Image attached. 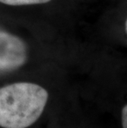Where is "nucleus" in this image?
I'll use <instances>...</instances> for the list:
<instances>
[{
  "label": "nucleus",
  "instance_id": "obj_1",
  "mask_svg": "<svg viewBox=\"0 0 127 128\" xmlns=\"http://www.w3.org/2000/svg\"><path fill=\"white\" fill-rule=\"evenodd\" d=\"M49 94L39 84L18 82L0 88V127L27 128L42 115Z\"/></svg>",
  "mask_w": 127,
  "mask_h": 128
},
{
  "label": "nucleus",
  "instance_id": "obj_2",
  "mask_svg": "<svg viewBox=\"0 0 127 128\" xmlns=\"http://www.w3.org/2000/svg\"><path fill=\"white\" fill-rule=\"evenodd\" d=\"M27 58L24 40L0 28V74L17 70L26 63Z\"/></svg>",
  "mask_w": 127,
  "mask_h": 128
},
{
  "label": "nucleus",
  "instance_id": "obj_3",
  "mask_svg": "<svg viewBox=\"0 0 127 128\" xmlns=\"http://www.w3.org/2000/svg\"><path fill=\"white\" fill-rule=\"evenodd\" d=\"M51 0H0V2L10 6H23V5H33L46 4Z\"/></svg>",
  "mask_w": 127,
  "mask_h": 128
},
{
  "label": "nucleus",
  "instance_id": "obj_4",
  "mask_svg": "<svg viewBox=\"0 0 127 128\" xmlns=\"http://www.w3.org/2000/svg\"><path fill=\"white\" fill-rule=\"evenodd\" d=\"M121 123L122 128H127V104L124 106L121 111Z\"/></svg>",
  "mask_w": 127,
  "mask_h": 128
},
{
  "label": "nucleus",
  "instance_id": "obj_5",
  "mask_svg": "<svg viewBox=\"0 0 127 128\" xmlns=\"http://www.w3.org/2000/svg\"><path fill=\"white\" fill-rule=\"evenodd\" d=\"M126 32H127V20H126Z\"/></svg>",
  "mask_w": 127,
  "mask_h": 128
}]
</instances>
